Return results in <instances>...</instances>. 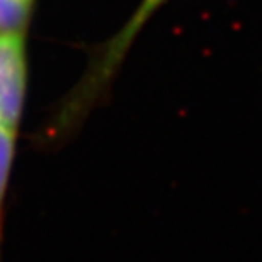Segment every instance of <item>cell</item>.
Here are the masks:
<instances>
[{"mask_svg": "<svg viewBox=\"0 0 262 262\" xmlns=\"http://www.w3.org/2000/svg\"><path fill=\"white\" fill-rule=\"evenodd\" d=\"M15 138H17V133L0 123V247H2L4 232V203L15 154Z\"/></svg>", "mask_w": 262, "mask_h": 262, "instance_id": "obj_2", "label": "cell"}, {"mask_svg": "<svg viewBox=\"0 0 262 262\" xmlns=\"http://www.w3.org/2000/svg\"><path fill=\"white\" fill-rule=\"evenodd\" d=\"M34 0H0V34L26 33Z\"/></svg>", "mask_w": 262, "mask_h": 262, "instance_id": "obj_3", "label": "cell"}, {"mask_svg": "<svg viewBox=\"0 0 262 262\" xmlns=\"http://www.w3.org/2000/svg\"><path fill=\"white\" fill-rule=\"evenodd\" d=\"M28 63L24 33L0 34V123L17 133L23 118Z\"/></svg>", "mask_w": 262, "mask_h": 262, "instance_id": "obj_1", "label": "cell"}]
</instances>
